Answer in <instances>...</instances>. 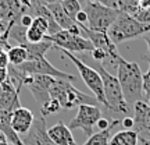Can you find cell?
Here are the masks:
<instances>
[{"label": "cell", "mask_w": 150, "mask_h": 145, "mask_svg": "<svg viewBox=\"0 0 150 145\" xmlns=\"http://www.w3.org/2000/svg\"><path fill=\"white\" fill-rule=\"evenodd\" d=\"M7 50L8 49L4 48L3 45H0V67H4L7 69L8 67V56H7Z\"/></svg>", "instance_id": "f1b7e54d"}, {"label": "cell", "mask_w": 150, "mask_h": 145, "mask_svg": "<svg viewBox=\"0 0 150 145\" xmlns=\"http://www.w3.org/2000/svg\"><path fill=\"white\" fill-rule=\"evenodd\" d=\"M117 1V10L134 17L140 10V3L138 0H115Z\"/></svg>", "instance_id": "7402d4cb"}, {"label": "cell", "mask_w": 150, "mask_h": 145, "mask_svg": "<svg viewBox=\"0 0 150 145\" xmlns=\"http://www.w3.org/2000/svg\"><path fill=\"white\" fill-rule=\"evenodd\" d=\"M143 39H145V42L147 43V52H149V57H147V60H149V63H150V32L145 34V35H143Z\"/></svg>", "instance_id": "8d00e7d4"}, {"label": "cell", "mask_w": 150, "mask_h": 145, "mask_svg": "<svg viewBox=\"0 0 150 145\" xmlns=\"http://www.w3.org/2000/svg\"><path fill=\"white\" fill-rule=\"evenodd\" d=\"M117 78L120 81L127 103L131 108H134L135 103L142 101L143 74L140 71L139 64L134 61H128L122 57L117 64Z\"/></svg>", "instance_id": "7a4b0ae2"}, {"label": "cell", "mask_w": 150, "mask_h": 145, "mask_svg": "<svg viewBox=\"0 0 150 145\" xmlns=\"http://www.w3.org/2000/svg\"><path fill=\"white\" fill-rule=\"evenodd\" d=\"M122 119H112L110 126L103 131H99L96 134H92L91 137H88V140L82 145H108L110 138H111V131L114 127H117L118 124H121Z\"/></svg>", "instance_id": "ac0fdd59"}, {"label": "cell", "mask_w": 150, "mask_h": 145, "mask_svg": "<svg viewBox=\"0 0 150 145\" xmlns=\"http://www.w3.org/2000/svg\"><path fill=\"white\" fill-rule=\"evenodd\" d=\"M7 78H8V67L7 69L0 67V84H3Z\"/></svg>", "instance_id": "d590c367"}, {"label": "cell", "mask_w": 150, "mask_h": 145, "mask_svg": "<svg viewBox=\"0 0 150 145\" xmlns=\"http://www.w3.org/2000/svg\"><path fill=\"white\" fill-rule=\"evenodd\" d=\"M83 1H96V3L104 4L107 7H111V9H117V1L115 0H83Z\"/></svg>", "instance_id": "836d02e7"}, {"label": "cell", "mask_w": 150, "mask_h": 145, "mask_svg": "<svg viewBox=\"0 0 150 145\" xmlns=\"http://www.w3.org/2000/svg\"><path fill=\"white\" fill-rule=\"evenodd\" d=\"M53 80L54 77H50V75H33L31 84L27 86L33 95L35 101L39 105V108L50 99L49 89H50V85H52Z\"/></svg>", "instance_id": "7c38bea8"}, {"label": "cell", "mask_w": 150, "mask_h": 145, "mask_svg": "<svg viewBox=\"0 0 150 145\" xmlns=\"http://www.w3.org/2000/svg\"><path fill=\"white\" fill-rule=\"evenodd\" d=\"M45 6H46L47 10L52 13L54 21L57 22V25H59L61 29L68 31V32L74 34V35H82L81 27L65 13L64 9L61 7V3H50V4H45Z\"/></svg>", "instance_id": "5bb4252c"}, {"label": "cell", "mask_w": 150, "mask_h": 145, "mask_svg": "<svg viewBox=\"0 0 150 145\" xmlns=\"http://www.w3.org/2000/svg\"><path fill=\"white\" fill-rule=\"evenodd\" d=\"M138 1H140V0H138Z\"/></svg>", "instance_id": "7bdbcfd3"}, {"label": "cell", "mask_w": 150, "mask_h": 145, "mask_svg": "<svg viewBox=\"0 0 150 145\" xmlns=\"http://www.w3.org/2000/svg\"><path fill=\"white\" fill-rule=\"evenodd\" d=\"M102 117V109L96 105H79L78 112L68 124V129L72 131L75 129H81L85 135L91 137L93 134V127L96 126L99 119Z\"/></svg>", "instance_id": "ba28073f"}, {"label": "cell", "mask_w": 150, "mask_h": 145, "mask_svg": "<svg viewBox=\"0 0 150 145\" xmlns=\"http://www.w3.org/2000/svg\"><path fill=\"white\" fill-rule=\"evenodd\" d=\"M134 18L138 20L139 22H142V24L150 25V7H147V9H140L134 16Z\"/></svg>", "instance_id": "4316f807"}, {"label": "cell", "mask_w": 150, "mask_h": 145, "mask_svg": "<svg viewBox=\"0 0 150 145\" xmlns=\"http://www.w3.org/2000/svg\"><path fill=\"white\" fill-rule=\"evenodd\" d=\"M24 48L27 49L28 52V60H36V59H42L45 57V54L47 53L49 49L53 48V43L46 41V39H43L42 42L39 43H24L21 45Z\"/></svg>", "instance_id": "d6986e66"}, {"label": "cell", "mask_w": 150, "mask_h": 145, "mask_svg": "<svg viewBox=\"0 0 150 145\" xmlns=\"http://www.w3.org/2000/svg\"><path fill=\"white\" fill-rule=\"evenodd\" d=\"M1 38H8V22L0 20V39Z\"/></svg>", "instance_id": "d6a6232c"}, {"label": "cell", "mask_w": 150, "mask_h": 145, "mask_svg": "<svg viewBox=\"0 0 150 145\" xmlns=\"http://www.w3.org/2000/svg\"><path fill=\"white\" fill-rule=\"evenodd\" d=\"M33 21V17L29 14V13H24V14H21V17L18 18V24H21L22 27H25V28H29L31 27V24H32Z\"/></svg>", "instance_id": "f546056e"}, {"label": "cell", "mask_w": 150, "mask_h": 145, "mask_svg": "<svg viewBox=\"0 0 150 145\" xmlns=\"http://www.w3.org/2000/svg\"><path fill=\"white\" fill-rule=\"evenodd\" d=\"M46 41L53 43L54 49H63L71 53H76V52H92L95 46L92 42L85 38L83 35H74V34L61 29L54 35H46L45 36Z\"/></svg>", "instance_id": "52a82bcc"}, {"label": "cell", "mask_w": 150, "mask_h": 145, "mask_svg": "<svg viewBox=\"0 0 150 145\" xmlns=\"http://www.w3.org/2000/svg\"><path fill=\"white\" fill-rule=\"evenodd\" d=\"M59 50H61V53L64 54V56H67V57L74 63V66L76 67V70L79 71L81 78L83 80L85 85L93 92V96L96 98L97 102L102 103L107 110H110V109H108V103H107V101H106V95H104L102 77L97 73L96 69H92L91 66H88L86 63H83L82 60L78 59V57H76L74 53H71V52H67V50H63V49H59Z\"/></svg>", "instance_id": "5b68a950"}, {"label": "cell", "mask_w": 150, "mask_h": 145, "mask_svg": "<svg viewBox=\"0 0 150 145\" xmlns=\"http://www.w3.org/2000/svg\"><path fill=\"white\" fill-rule=\"evenodd\" d=\"M11 113L13 112L0 109V131L4 134L6 140L10 145H25L22 142L21 137L11 127Z\"/></svg>", "instance_id": "e0dca14e"}, {"label": "cell", "mask_w": 150, "mask_h": 145, "mask_svg": "<svg viewBox=\"0 0 150 145\" xmlns=\"http://www.w3.org/2000/svg\"><path fill=\"white\" fill-rule=\"evenodd\" d=\"M142 145H146V144H142Z\"/></svg>", "instance_id": "b9f144b4"}, {"label": "cell", "mask_w": 150, "mask_h": 145, "mask_svg": "<svg viewBox=\"0 0 150 145\" xmlns=\"http://www.w3.org/2000/svg\"><path fill=\"white\" fill-rule=\"evenodd\" d=\"M0 142H7V140H6V137H4V134L0 131Z\"/></svg>", "instance_id": "ab89813d"}, {"label": "cell", "mask_w": 150, "mask_h": 145, "mask_svg": "<svg viewBox=\"0 0 150 145\" xmlns=\"http://www.w3.org/2000/svg\"><path fill=\"white\" fill-rule=\"evenodd\" d=\"M60 110H61V105L59 103L57 99H53V98H50L45 105L40 106V114H42L43 117H46L49 114H56Z\"/></svg>", "instance_id": "cb8c5ba5"}, {"label": "cell", "mask_w": 150, "mask_h": 145, "mask_svg": "<svg viewBox=\"0 0 150 145\" xmlns=\"http://www.w3.org/2000/svg\"><path fill=\"white\" fill-rule=\"evenodd\" d=\"M20 92L21 89L16 88L8 78L3 84H0V109L14 112L16 109L21 108Z\"/></svg>", "instance_id": "4fadbf2b"}, {"label": "cell", "mask_w": 150, "mask_h": 145, "mask_svg": "<svg viewBox=\"0 0 150 145\" xmlns=\"http://www.w3.org/2000/svg\"><path fill=\"white\" fill-rule=\"evenodd\" d=\"M92 57H93V60L95 61H99V63H103L104 60L108 59V54L103 50V49H99V48H95L91 52Z\"/></svg>", "instance_id": "83f0119b"}, {"label": "cell", "mask_w": 150, "mask_h": 145, "mask_svg": "<svg viewBox=\"0 0 150 145\" xmlns=\"http://www.w3.org/2000/svg\"><path fill=\"white\" fill-rule=\"evenodd\" d=\"M61 7L64 9V11L72 20H74L75 16L82 10V6H81L79 0H63V1H61Z\"/></svg>", "instance_id": "603a6c76"}, {"label": "cell", "mask_w": 150, "mask_h": 145, "mask_svg": "<svg viewBox=\"0 0 150 145\" xmlns=\"http://www.w3.org/2000/svg\"><path fill=\"white\" fill-rule=\"evenodd\" d=\"M27 42L28 43H39V42H42L43 39H45V34L40 32L39 29H36V28H33V27H29L27 28Z\"/></svg>", "instance_id": "484cf974"}, {"label": "cell", "mask_w": 150, "mask_h": 145, "mask_svg": "<svg viewBox=\"0 0 150 145\" xmlns=\"http://www.w3.org/2000/svg\"><path fill=\"white\" fill-rule=\"evenodd\" d=\"M96 70L100 74L103 81V88H104V95H106V101L108 103V113L111 114L114 119H124L127 116H131V112L134 113L132 108L129 106L125 98H124L122 89L120 85V81L117 77L110 74L103 63L97 61Z\"/></svg>", "instance_id": "6da1fadb"}, {"label": "cell", "mask_w": 150, "mask_h": 145, "mask_svg": "<svg viewBox=\"0 0 150 145\" xmlns=\"http://www.w3.org/2000/svg\"><path fill=\"white\" fill-rule=\"evenodd\" d=\"M39 1H40V3H42V0H39Z\"/></svg>", "instance_id": "60d3db41"}, {"label": "cell", "mask_w": 150, "mask_h": 145, "mask_svg": "<svg viewBox=\"0 0 150 145\" xmlns=\"http://www.w3.org/2000/svg\"><path fill=\"white\" fill-rule=\"evenodd\" d=\"M7 56H8V64L10 66H20L24 61L28 60V52L24 46H11L7 50Z\"/></svg>", "instance_id": "44dd1931"}, {"label": "cell", "mask_w": 150, "mask_h": 145, "mask_svg": "<svg viewBox=\"0 0 150 145\" xmlns=\"http://www.w3.org/2000/svg\"><path fill=\"white\" fill-rule=\"evenodd\" d=\"M63 0H42L43 4H50V3H61Z\"/></svg>", "instance_id": "74e56055"}, {"label": "cell", "mask_w": 150, "mask_h": 145, "mask_svg": "<svg viewBox=\"0 0 150 145\" xmlns=\"http://www.w3.org/2000/svg\"><path fill=\"white\" fill-rule=\"evenodd\" d=\"M33 120H35V114L32 110L22 106L11 113V127L20 137H24L31 130Z\"/></svg>", "instance_id": "9a60e30c"}, {"label": "cell", "mask_w": 150, "mask_h": 145, "mask_svg": "<svg viewBox=\"0 0 150 145\" xmlns=\"http://www.w3.org/2000/svg\"><path fill=\"white\" fill-rule=\"evenodd\" d=\"M142 101L150 106V63L149 69L143 74V84H142Z\"/></svg>", "instance_id": "d4e9b609"}, {"label": "cell", "mask_w": 150, "mask_h": 145, "mask_svg": "<svg viewBox=\"0 0 150 145\" xmlns=\"http://www.w3.org/2000/svg\"><path fill=\"white\" fill-rule=\"evenodd\" d=\"M147 32H150V25L142 24L138 20H135L132 16L124 14L120 11L115 21L112 22V25L107 31V35L115 45H118L134 38L143 36Z\"/></svg>", "instance_id": "277c9868"}, {"label": "cell", "mask_w": 150, "mask_h": 145, "mask_svg": "<svg viewBox=\"0 0 150 145\" xmlns=\"http://www.w3.org/2000/svg\"><path fill=\"white\" fill-rule=\"evenodd\" d=\"M49 92H50V98L59 101L61 109H72L79 105H96L97 106L96 98L86 95L79 89H76L71 84V81L54 78Z\"/></svg>", "instance_id": "3957f363"}, {"label": "cell", "mask_w": 150, "mask_h": 145, "mask_svg": "<svg viewBox=\"0 0 150 145\" xmlns=\"http://www.w3.org/2000/svg\"><path fill=\"white\" fill-rule=\"evenodd\" d=\"M134 131H136L139 137L147 138L150 137V106L143 101H139L134 105Z\"/></svg>", "instance_id": "8fae6325"}, {"label": "cell", "mask_w": 150, "mask_h": 145, "mask_svg": "<svg viewBox=\"0 0 150 145\" xmlns=\"http://www.w3.org/2000/svg\"><path fill=\"white\" fill-rule=\"evenodd\" d=\"M139 142L146 144V145H150V140H146V138H142V137H139Z\"/></svg>", "instance_id": "f35d334b"}, {"label": "cell", "mask_w": 150, "mask_h": 145, "mask_svg": "<svg viewBox=\"0 0 150 145\" xmlns=\"http://www.w3.org/2000/svg\"><path fill=\"white\" fill-rule=\"evenodd\" d=\"M139 134L134 130H122L118 131L110 138L108 145H138Z\"/></svg>", "instance_id": "ffe728a7"}, {"label": "cell", "mask_w": 150, "mask_h": 145, "mask_svg": "<svg viewBox=\"0 0 150 145\" xmlns=\"http://www.w3.org/2000/svg\"><path fill=\"white\" fill-rule=\"evenodd\" d=\"M121 126H122L125 130H132L134 129V119L132 116H127L121 120Z\"/></svg>", "instance_id": "1f68e13d"}, {"label": "cell", "mask_w": 150, "mask_h": 145, "mask_svg": "<svg viewBox=\"0 0 150 145\" xmlns=\"http://www.w3.org/2000/svg\"><path fill=\"white\" fill-rule=\"evenodd\" d=\"M83 10L88 14V28L106 34L120 14L117 9H111L96 1H85Z\"/></svg>", "instance_id": "8992f818"}, {"label": "cell", "mask_w": 150, "mask_h": 145, "mask_svg": "<svg viewBox=\"0 0 150 145\" xmlns=\"http://www.w3.org/2000/svg\"><path fill=\"white\" fill-rule=\"evenodd\" d=\"M110 123H111V121H110L108 119L100 117V119H99V121L96 123V126L99 127V130H100V131H103V130H106L108 126H110Z\"/></svg>", "instance_id": "e575fe53"}, {"label": "cell", "mask_w": 150, "mask_h": 145, "mask_svg": "<svg viewBox=\"0 0 150 145\" xmlns=\"http://www.w3.org/2000/svg\"><path fill=\"white\" fill-rule=\"evenodd\" d=\"M74 21L78 24V25H85V27H88V14L85 13V10L82 9V10L75 16V18H74Z\"/></svg>", "instance_id": "4dcf8cb0"}, {"label": "cell", "mask_w": 150, "mask_h": 145, "mask_svg": "<svg viewBox=\"0 0 150 145\" xmlns=\"http://www.w3.org/2000/svg\"><path fill=\"white\" fill-rule=\"evenodd\" d=\"M16 67L20 69L21 71H24V73H28V74H32V75H50V77H54V78L75 81V77L72 74H68V73H64V71L56 69L45 57L36 59V60H27L22 64L16 66Z\"/></svg>", "instance_id": "9c48e42d"}, {"label": "cell", "mask_w": 150, "mask_h": 145, "mask_svg": "<svg viewBox=\"0 0 150 145\" xmlns=\"http://www.w3.org/2000/svg\"><path fill=\"white\" fill-rule=\"evenodd\" d=\"M47 135L50 140L57 145H78L74 140L72 131L68 129V126L64 121H59L54 126L47 129Z\"/></svg>", "instance_id": "2e32d148"}, {"label": "cell", "mask_w": 150, "mask_h": 145, "mask_svg": "<svg viewBox=\"0 0 150 145\" xmlns=\"http://www.w3.org/2000/svg\"><path fill=\"white\" fill-rule=\"evenodd\" d=\"M22 142L25 145H57L50 140L47 135V129H46V120L42 114L35 116L33 124L31 130L27 134L21 137Z\"/></svg>", "instance_id": "30bf717a"}]
</instances>
